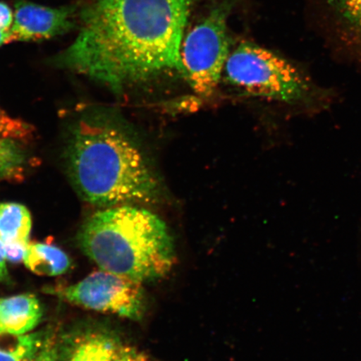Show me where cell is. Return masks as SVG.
I'll return each instance as SVG.
<instances>
[{"mask_svg":"<svg viewBox=\"0 0 361 361\" xmlns=\"http://www.w3.org/2000/svg\"><path fill=\"white\" fill-rule=\"evenodd\" d=\"M193 0H89L58 66L119 92L162 74L184 75L182 43Z\"/></svg>","mask_w":361,"mask_h":361,"instance_id":"6da1fadb","label":"cell"},{"mask_svg":"<svg viewBox=\"0 0 361 361\" xmlns=\"http://www.w3.org/2000/svg\"><path fill=\"white\" fill-rule=\"evenodd\" d=\"M66 155L71 182L90 204L108 209L159 200L161 184L145 157L123 130L107 121L80 120Z\"/></svg>","mask_w":361,"mask_h":361,"instance_id":"7a4b0ae2","label":"cell"},{"mask_svg":"<svg viewBox=\"0 0 361 361\" xmlns=\"http://www.w3.org/2000/svg\"><path fill=\"white\" fill-rule=\"evenodd\" d=\"M84 254L102 270L140 283L156 281L173 269V236L159 216L123 205L94 214L78 235Z\"/></svg>","mask_w":361,"mask_h":361,"instance_id":"3957f363","label":"cell"},{"mask_svg":"<svg viewBox=\"0 0 361 361\" xmlns=\"http://www.w3.org/2000/svg\"><path fill=\"white\" fill-rule=\"evenodd\" d=\"M226 78L254 97L286 105L316 109L329 93L287 59L252 43H243L228 58Z\"/></svg>","mask_w":361,"mask_h":361,"instance_id":"277c9868","label":"cell"},{"mask_svg":"<svg viewBox=\"0 0 361 361\" xmlns=\"http://www.w3.org/2000/svg\"><path fill=\"white\" fill-rule=\"evenodd\" d=\"M229 8L227 3L213 8L184 40V76L194 92L202 97H209L214 92L229 56Z\"/></svg>","mask_w":361,"mask_h":361,"instance_id":"5b68a950","label":"cell"},{"mask_svg":"<svg viewBox=\"0 0 361 361\" xmlns=\"http://www.w3.org/2000/svg\"><path fill=\"white\" fill-rule=\"evenodd\" d=\"M56 293L69 303L130 320H141L147 309L142 283L102 269Z\"/></svg>","mask_w":361,"mask_h":361,"instance_id":"8992f818","label":"cell"},{"mask_svg":"<svg viewBox=\"0 0 361 361\" xmlns=\"http://www.w3.org/2000/svg\"><path fill=\"white\" fill-rule=\"evenodd\" d=\"M78 24V7L51 8L20 0L16 3L11 42H40L71 32Z\"/></svg>","mask_w":361,"mask_h":361,"instance_id":"52a82bcc","label":"cell"},{"mask_svg":"<svg viewBox=\"0 0 361 361\" xmlns=\"http://www.w3.org/2000/svg\"><path fill=\"white\" fill-rule=\"evenodd\" d=\"M43 315L39 301L25 293L0 299V333L24 335L38 326Z\"/></svg>","mask_w":361,"mask_h":361,"instance_id":"ba28073f","label":"cell"},{"mask_svg":"<svg viewBox=\"0 0 361 361\" xmlns=\"http://www.w3.org/2000/svg\"><path fill=\"white\" fill-rule=\"evenodd\" d=\"M23 262L33 273L48 277L65 274L71 266L69 257L61 248L40 243H29Z\"/></svg>","mask_w":361,"mask_h":361,"instance_id":"9c48e42d","label":"cell"},{"mask_svg":"<svg viewBox=\"0 0 361 361\" xmlns=\"http://www.w3.org/2000/svg\"><path fill=\"white\" fill-rule=\"evenodd\" d=\"M32 219L24 205L15 202L0 203V239L6 243L29 245Z\"/></svg>","mask_w":361,"mask_h":361,"instance_id":"30bf717a","label":"cell"},{"mask_svg":"<svg viewBox=\"0 0 361 361\" xmlns=\"http://www.w3.org/2000/svg\"><path fill=\"white\" fill-rule=\"evenodd\" d=\"M121 347L107 334H88L76 341L69 361H116Z\"/></svg>","mask_w":361,"mask_h":361,"instance_id":"8fae6325","label":"cell"},{"mask_svg":"<svg viewBox=\"0 0 361 361\" xmlns=\"http://www.w3.org/2000/svg\"><path fill=\"white\" fill-rule=\"evenodd\" d=\"M44 341L39 333H0V361H34Z\"/></svg>","mask_w":361,"mask_h":361,"instance_id":"7c38bea8","label":"cell"},{"mask_svg":"<svg viewBox=\"0 0 361 361\" xmlns=\"http://www.w3.org/2000/svg\"><path fill=\"white\" fill-rule=\"evenodd\" d=\"M25 161V152L19 142L0 138V179L19 176L24 170Z\"/></svg>","mask_w":361,"mask_h":361,"instance_id":"4fadbf2b","label":"cell"},{"mask_svg":"<svg viewBox=\"0 0 361 361\" xmlns=\"http://www.w3.org/2000/svg\"><path fill=\"white\" fill-rule=\"evenodd\" d=\"M338 17L361 40V0H329Z\"/></svg>","mask_w":361,"mask_h":361,"instance_id":"5bb4252c","label":"cell"},{"mask_svg":"<svg viewBox=\"0 0 361 361\" xmlns=\"http://www.w3.org/2000/svg\"><path fill=\"white\" fill-rule=\"evenodd\" d=\"M32 134V126L21 120L12 118L0 109V138L27 141Z\"/></svg>","mask_w":361,"mask_h":361,"instance_id":"9a60e30c","label":"cell"},{"mask_svg":"<svg viewBox=\"0 0 361 361\" xmlns=\"http://www.w3.org/2000/svg\"><path fill=\"white\" fill-rule=\"evenodd\" d=\"M28 246L29 245H25V243H6V245H4L6 260L15 264L24 261Z\"/></svg>","mask_w":361,"mask_h":361,"instance_id":"2e32d148","label":"cell"},{"mask_svg":"<svg viewBox=\"0 0 361 361\" xmlns=\"http://www.w3.org/2000/svg\"><path fill=\"white\" fill-rule=\"evenodd\" d=\"M58 347L55 341L45 340L34 361H58Z\"/></svg>","mask_w":361,"mask_h":361,"instance_id":"e0dca14e","label":"cell"},{"mask_svg":"<svg viewBox=\"0 0 361 361\" xmlns=\"http://www.w3.org/2000/svg\"><path fill=\"white\" fill-rule=\"evenodd\" d=\"M13 22V13L6 3L0 2V30L11 33Z\"/></svg>","mask_w":361,"mask_h":361,"instance_id":"ac0fdd59","label":"cell"},{"mask_svg":"<svg viewBox=\"0 0 361 361\" xmlns=\"http://www.w3.org/2000/svg\"><path fill=\"white\" fill-rule=\"evenodd\" d=\"M116 361H148V360L146 355L132 347L123 346Z\"/></svg>","mask_w":361,"mask_h":361,"instance_id":"d6986e66","label":"cell"},{"mask_svg":"<svg viewBox=\"0 0 361 361\" xmlns=\"http://www.w3.org/2000/svg\"><path fill=\"white\" fill-rule=\"evenodd\" d=\"M6 261V250H4V243L1 239H0V282L7 281L8 279Z\"/></svg>","mask_w":361,"mask_h":361,"instance_id":"ffe728a7","label":"cell"},{"mask_svg":"<svg viewBox=\"0 0 361 361\" xmlns=\"http://www.w3.org/2000/svg\"><path fill=\"white\" fill-rule=\"evenodd\" d=\"M10 42H11V33L6 32V31L0 30V47H2V45Z\"/></svg>","mask_w":361,"mask_h":361,"instance_id":"44dd1931","label":"cell"}]
</instances>
